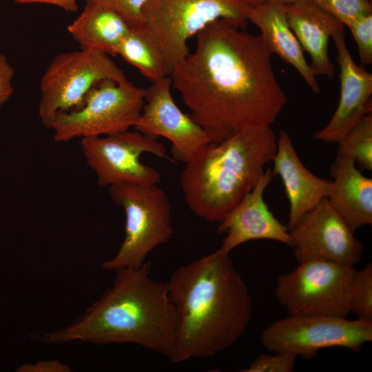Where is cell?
<instances>
[{
    "label": "cell",
    "mask_w": 372,
    "mask_h": 372,
    "mask_svg": "<svg viewBox=\"0 0 372 372\" xmlns=\"http://www.w3.org/2000/svg\"><path fill=\"white\" fill-rule=\"evenodd\" d=\"M261 34L225 19L196 35L193 52L169 76L190 116L211 143L271 126L287 103Z\"/></svg>",
    "instance_id": "6da1fadb"
},
{
    "label": "cell",
    "mask_w": 372,
    "mask_h": 372,
    "mask_svg": "<svg viewBox=\"0 0 372 372\" xmlns=\"http://www.w3.org/2000/svg\"><path fill=\"white\" fill-rule=\"evenodd\" d=\"M166 284L178 314L172 362L214 355L247 329L252 301L229 253L219 248L183 265Z\"/></svg>",
    "instance_id": "7a4b0ae2"
},
{
    "label": "cell",
    "mask_w": 372,
    "mask_h": 372,
    "mask_svg": "<svg viewBox=\"0 0 372 372\" xmlns=\"http://www.w3.org/2000/svg\"><path fill=\"white\" fill-rule=\"evenodd\" d=\"M151 264L116 270L110 286L74 322L51 332V344L83 342L132 343L164 355L172 353L178 314L167 287L150 276Z\"/></svg>",
    "instance_id": "3957f363"
},
{
    "label": "cell",
    "mask_w": 372,
    "mask_h": 372,
    "mask_svg": "<svg viewBox=\"0 0 372 372\" xmlns=\"http://www.w3.org/2000/svg\"><path fill=\"white\" fill-rule=\"evenodd\" d=\"M276 149L271 126L243 130L203 147L180 174L189 209L206 222L220 223L256 186Z\"/></svg>",
    "instance_id": "277c9868"
},
{
    "label": "cell",
    "mask_w": 372,
    "mask_h": 372,
    "mask_svg": "<svg viewBox=\"0 0 372 372\" xmlns=\"http://www.w3.org/2000/svg\"><path fill=\"white\" fill-rule=\"evenodd\" d=\"M250 8L246 0H146L141 26L158 46L169 76L189 54L192 37L218 19L245 30Z\"/></svg>",
    "instance_id": "5b68a950"
},
{
    "label": "cell",
    "mask_w": 372,
    "mask_h": 372,
    "mask_svg": "<svg viewBox=\"0 0 372 372\" xmlns=\"http://www.w3.org/2000/svg\"><path fill=\"white\" fill-rule=\"evenodd\" d=\"M109 193L124 210L125 237L116 254L103 267L110 271L139 267L151 251L174 234L168 196L158 184L113 185Z\"/></svg>",
    "instance_id": "8992f818"
},
{
    "label": "cell",
    "mask_w": 372,
    "mask_h": 372,
    "mask_svg": "<svg viewBox=\"0 0 372 372\" xmlns=\"http://www.w3.org/2000/svg\"><path fill=\"white\" fill-rule=\"evenodd\" d=\"M145 92L128 79L102 81L87 93L79 108L57 114L48 128L56 142L128 130L138 122Z\"/></svg>",
    "instance_id": "52a82bcc"
},
{
    "label": "cell",
    "mask_w": 372,
    "mask_h": 372,
    "mask_svg": "<svg viewBox=\"0 0 372 372\" xmlns=\"http://www.w3.org/2000/svg\"><path fill=\"white\" fill-rule=\"evenodd\" d=\"M107 79L127 80L109 54L83 48L57 54L40 81L38 114L43 125L48 128L57 114L79 108L87 93Z\"/></svg>",
    "instance_id": "ba28073f"
},
{
    "label": "cell",
    "mask_w": 372,
    "mask_h": 372,
    "mask_svg": "<svg viewBox=\"0 0 372 372\" xmlns=\"http://www.w3.org/2000/svg\"><path fill=\"white\" fill-rule=\"evenodd\" d=\"M298 264L276 279L277 300L289 315L347 318L354 267L321 260Z\"/></svg>",
    "instance_id": "9c48e42d"
},
{
    "label": "cell",
    "mask_w": 372,
    "mask_h": 372,
    "mask_svg": "<svg viewBox=\"0 0 372 372\" xmlns=\"http://www.w3.org/2000/svg\"><path fill=\"white\" fill-rule=\"evenodd\" d=\"M263 347L273 353L315 358L319 350L342 347L358 352L372 341V322L320 315H289L261 333Z\"/></svg>",
    "instance_id": "30bf717a"
},
{
    "label": "cell",
    "mask_w": 372,
    "mask_h": 372,
    "mask_svg": "<svg viewBox=\"0 0 372 372\" xmlns=\"http://www.w3.org/2000/svg\"><path fill=\"white\" fill-rule=\"evenodd\" d=\"M81 147L99 186L149 185H157L161 181L159 172L140 161L144 153L167 158L165 147L158 139L128 130L111 135L81 138Z\"/></svg>",
    "instance_id": "8fae6325"
},
{
    "label": "cell",
    "mask_w": 372,
    "mask_h": 372,
    "mask_svg": "<svg viewBox=\"0 0 372 372\" xmlns=\"http://www.w3.org/2000/svg\"><path fill=\"white\" fill-rule=\"evenodd\" d=\"M289 230L298 263L321 260L354 267L363 254V244L327 198L300 216Z\"/></svg>",
    "instance_id": "7c38bea8"
},
{
    "label": "cell",
    "mask_w": 372,
    "mask_h": 372,
    "mask_svg": "<svg viewBox=\"0 0 372 372\" xmlns=\"http://www.w3.org/2000/svg\"><path fill=\"white\" fill-rule=\"evenodd\" d=\"M172 87L167 76L145 88L142 112L134 128L150 138L169 140L174 160L186 163L211 141L204 129L177 105Z\"/></svg>",
    "instance_id": "4fadbf2b"
},
{
    "label": "cell",
    "mask_w": 372,
    "mask_h": 372,
    "mask_svg": "<svg viewBox=\"0 0 372 372\" xmlns=\"http://www.w3.org/2000/svg\"><path fill=\"white\" fill-rule=\"evenodd\" d=\"M332 38L340 67V100L329 122L313 138L327 143H338L366 114L371 113L369 101L372 94V74L353 61L345 43L344 30Z\"/></svg>",
    "instance_id": "5bb4252c"
},
{
    "label": "cell",
    "mask_w": 372,
    "mask_h": 372,
    "mask_svg": "<svg viewBox=\"0 0 372 372\" xmlns=\"http://www.w3.org/2000/svg\"><path fill=\"white\" fill-rule=\"evenodd\" d=\"M272 170H265L256 186L220 222L219 234H225L220 249L230 253L241 244L253 240H271L293 247L287 226L269 210L264 200L265 191L272 180Z\"/></svg>",
    "instance_id": "9a60e30c"
},
{
    "label": "cell",
    "mask_w": 372,
    "mask_h": 372,
    "mask_svg": "<svg viewBox=\"0 0 372 372\" xmlns=\"http://www.w3.org/2000/svg\"><path fill=\"white\" fill-rule=\"evenodd\" d=\"M272 161L273 174L280 176L289 202V229L300 216L328 197L331 180L316 176L304 165L289 135L284 130L278 132Z\"/></svg>",
    "instance_id": "2e32d148"
},
{
    "label": "cell",
    "mask_w": 372,
    "mask_h": 372,
    "mask_svg": "<svg viewBox=\"0 0 372 372\" xmlns=\"http://www.w3.org/2000/svg\"><path fill=\"white\" fill-rule=\"evenodd\" d=\"M285 10L289 27L311 56L313 74L332 79L335 68L329 58L328 42L333 34L343 31L344 25L312 0L285 4Z\"/></svg>",
    "instance_id": "e0dca14e"
},
{
    "label": "cell",
    "mask_w": 372,
    "mask_h": 372,
    "mask_svg": "<svg viewBox=\"0 0 372 372\" xmlns=\"http://www.w3.org/2000/svg\"><path fill=\"white\" fill-rule=\"evenodd\" d=\"M333 177L327 199L349 228L372 224V179L356 167L351 158L338 154L331 166Z\"/></svg>",
    "instance_id": "ac0fdd59"
},
{
    "label": "cell",
    "mask_w": 372,
    "mask_h": 372,
    "mask_svg": "<svg viewBox=\"0 0 372 372\" xmlns=\"http://www.w3.org/2000/svg\"><path fill=\"white\" fill-rule=\"evenodd\" d=\"M248 21L255 24L271 54L292 65L315 93L320 92L316 76L306 61L303 50L287 20L285 4L267 2L252 6Z\"/></svg>",
    "instance_id": "d6986e66"
},
{
    "label": "cell",
    "mask_w": 372,
    "mask_h": 372,
    "mask_svg": "<svg viewBox=\"0 0 372 372\" xmlns=\"http://www.w3.org/2000/svg\"><path fill=\"white\" fill-rule=\"evenodd\" d=\"M132 27L115 11L86 3L81 13L68 26V31L81 48L116 55V49Z\"/></svg>",
    "instance_id": "ffe728a7"
},
{
    "label": "cell",
    "mask_w": 372,
    "mask_h": 372,
    "mask_svg": "<svg viewBox=\"0 0 372 372\" xmlns=\"http://www.w3.org/2000/svg\"><path fill=\"white\" fill-rule=\"evenodd\" d=\"M116 55L152 83L169 76L158 46L142 26L131 28L116 49Z\"/></svg>",
    "instance_id": "44dd1931"
},
{
    "label": "cell",
    "mask_w": 372,
    "mask_h": 372,
    "mask_svg": "<svg viewBox=\"0 0 372 372\" xmlns=\"http://www.w3.org/2000/svg\"><path fill=\"white\" fill-rule=\"evenodd\" d=\"M338 154L352 158L367 171L372 170V115L366 114L338 143Z\"/></svg>",
    "instance_id": "7402d4cb"
},
{
    "label": "cell",
    "mask_w": 372,
    "mask_h": 372,
    "mask_svg": "<svg viewBox=\"0 0 372 372\" xmlns=\"http://www.w3.org/2000/svg\"><path fill=\"white\" fill-rule=\"evenodd\" d=\"M351 312L372 322V264L355 271L350 291Z\"/></svg>",
    "instance_id": "603a6c76"
},
{
    "label": "cell",
    "mask_w": 372,
    "mask_h": 372,
    "mask_svg": "<svg viewBox=\"0 0 372 372\" xmlns=\"http://www.w3.org/2000/svg\"><path fill=\"white\" fill-rule=\"evenodd\" d=\"M344 25L372 14L371 0H312Z\"/></svg>",
    "instance_id": "cb8c5ba5"
},
{
    "label": "cell",
    "mask_w": 372,
    "mask_h": 372,
    "mask_svg": "<svg viewBox=\"0 0 372 372\" xmlns=\"http://www.w3.org/2000/svg\"><path fill=\"white\" fill-rule=\"evenodd\" d=\"M297 356L289 353H262L241 372H293Z\"/></svg>",
    "instance_id": "d4e9b609"
},
{
    "label": "cell",
    "mask_w": 372,
    "mask_h": 372,
    "mask_svg": "<svg viewBox=\"0 0 372 372\" xmlns=\"http://www.w3.org/2000/svg\"><path fill=\"white\" fill-rule=\"evenodd\" d=\"M358 46L362 65L372 63V14L364 16L347 26Z\"/></svg>",
    "instance_id": "484cf974"
},
{
    "label": "cell",
    "mask_w": 372,
    "mask_h": 372,
    "mask_svg": "<svg viewBox=\"0 0 372 372\" xmlns=\"http://www.w3.org/2000/svg\"><path fill=\"white\" fill-rule=\"evenodd\" d=\"M110 8L123 17L132 27L141 26V12L146 0H85Z\"/></svg>",
    "instance_id": "4316f807"
},
{
    "label": "cell",
    "mask_w": 372,
    "mask_h": 372,
    "mask_svg": "<svg viewBox=\"0 0 372 372\" xmlns=\"http://www.w3.org/2000/svg\"><path fill=\"white\" fill-rule=\"evenodd\" d=\"M13 68L4 54L0 52V110L13 93Z\"/></svg>",
    "instance_id": "83f0119b"
},
{
    "label": "cell",
    "mask_w": 372,
    "mask_h": 372,
    "mask_svg": "<svg viewBox=\"0 0 372 372\" xmlns=\"http://www.w3.org/2000/svg\"><path fill=\"white\" fill-rule=\"evenodd\" d=\"M17 371L19 372H69L71 370L68 365L57 359H54L23 364Z\"/></svg>",
    "instance_id": "f1b7e54d"
},
{
    "label": "cell",
    "mask_w": 372,
    "mask_h": 372,
    "mask_svg": "<svg viewBox=\"0 0 372 372\" xmlns=\"http://www.w3.org/2000/svg\"><path fill=\"white\" fill-rule=\"evenodd\" d=\"M19 4L43 3L54 6L68 12L78 10L77 0H14Z\"/></svg>",
    "instance_id": "f546056e"
},
{
    "label": "cell",
    "mask_w": 372,
    "mask_h": 372,
    "mask_svg": "<svg viewBox=\"0 0 372 372\" xmlns=\"http://www.w3.org/2000/svg\"><path fill=\"white\" fill-rule=\"evenodd\" d=\"M248 4L252 7L258 6L267 2H279L284 4H289L293 3L298 0H246Z\"/></svg>",
    "instance_id": "4dcf8cb0"
}]
</instances>
